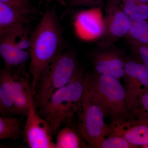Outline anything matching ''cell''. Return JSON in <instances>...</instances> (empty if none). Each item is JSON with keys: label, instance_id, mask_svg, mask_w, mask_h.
<instances>
[{"label": "cell", "instance_id": "1", "mask_svg": "<svg viewBox=\"0 0 148 148\" xmlns=\"http://www.w3.org/2000/svg\"><path fill=\"white\" fill-rule=\"evenodd\" d=\"M30 36L29 72L34 94L40 75L62 52L63 28L53 8L47 6Z\"/></svg>", "mask_w": 148, "mask_h": 148}, {"label": "cell", "instance_id": "2", "mask_svg": "<svg viewBox=\"0 0 148 148\" xmlns=\"http://www.w3.org/2000/svg\"><path fill=\"white\" fill-rule=\"evenodd\" d=\"M86 73L78 69L70 82L53 94L37 113L50 124L55 136L63 125L72 123L80 106L85 86Z\"/></svg>", "mask_w": 148, "mask_h": 148}, {"label": "cell", "instance_id": "3", "mask_svg": "<svg viewBox=\"0 0 148 148\" xmlns=\"http://www.w3.org/2000/svg\"><path fill=\"white\" fill-rule=\"evenodd\" d=\"M89 90L110 122L130 118L126 92L120 79L110 75L86 73Z\"/></svg>", "mask_w": 148, "mask_h": 148}, {"label": "cell", "instance_id": "4", "mask_svg": "<svg viewBox=\"0 0 148 148\" xmlns=\"http://www.w3.org/2000/svg\"><path fill=\"white\" fill-rule=\"evenodd\" d=\"M79 69L73 51L61 52L40 75L34 95L36 108L45 104L56 91L70 82Z\"/></svg>", "mask_w": 148, "mask_h": 148}, {"label": "cell", "instance_id": "5", "mask_svg": "<svg viewBox=\"0 0 148 148\" xmlns=\"http://www.w3.org/2000/svg\"><path fill=\"white\" fill-rule=\"evenodd\" d=\"M77 127L90 148H100L108 133V124L101 106L89 90L86 73L83 96L77 112Z\"/></svg>", "mask_w": 148, "mask_h": 148}, {"label": "cell", "instance_id": "6", "mask_svg": "<svg viewBox=\"0 0 148 148\" xmlns=\"http://www.w3.org/2000/svg\"><path fill=\"white\" fill-rule=\"evenodd\" d=\"M127 56L114 44L98 43L91 54L94 72L110 75L120 80L123 78Z\"/></svg>", "mask_w": 148, "mask_h": 148}, {"label": "cell", "instance_id": "7", "mask_svg": "<svg viewBox=\"0 0 148 148\" xmlns=\"http://www.w3.org/2000/svg\"><path fill=\"white\" fill-rule=\"evenodd\" d=\"M103 18L104 33L99 43L114 44L121 38H125L132 22L116 0H107Z\"/></svg>", "mask_w": 148, "mask_h": 148}, {"label": "cell", "instance_id": "8", "mask_svg": "<svg viewBox=\"0 0 148 148\" xmlns=\"http://www.w3.org/2000/svg\"><path fill=\"white\" fill-rule=\"evenodd\" d=\"M26 116L22 132L24 143L31 148H55L50 124L37 113L34 101Z\"/></svg>", "mask_w": 148, "mask_h": 148}, {"label": "cell", "instance_id": "9", "mask_svg": "<svg viewBox=\"0 0 148 148\" xmlns=\"http://www.w3.org/2000/svg\"><path fill=\"white\" fill-rule=\"evenodd\" d=\"M123 79L130 110L138 95L148 90L147 67L135 56H127Z\"/></svg>", "mask_w": 148, "mask_h": 148}, {"label": "cell", "instance_id": "10", "mask_svg": "<svg viewBox=\"0 0 148 148\" xmlns=\"http://www.w3.org/2000/svg\"><path fill=\"white\" fill-rule=\"evenodd\" d=\"M21 35L18 32L0 36V54L4 62L5 68L14 73H26L24 67L30 58L27 50H23L16 45L15 40Z\"/></svg>", "mask_w": 148, "mask_h": 148}, {"label": "cell", "instance_id": "11", "mask_svg": "<svg viewBox=\"0 0 148 148\" xmlns=\"http://www.w3.org/2000/svg\"><path fill=\"white\" fill-rule=\"evenodd\" d=\"M109 135L120 136L138 147H142L148 144V125L131 117L110 122Z\"/></svg>", "mask_w": 148, "mask_h": 148}, {"label": "cell", "instance_id": "12", "mask_svg": "<svg viewBox=\"0 0 148 148\" xmlns=\"http://www.w3.org/2000/svg\"><path fill=\"white\" fill-rule=\"evenodd\" d=\"M101 8H92L78 14L75 26L81 36L84 39H100L104 33L103 18L101 15Z\"/></svg>", "mask_w": 148, "mask_h": 148}, {"label": "cell", "instance_id": "13", "mask_svg": "<svg viewBox=\"0 0 148 148\" xmlns=\"http://www.w3.org/2000/svg\"><path fill=\"white\" fill-rule=\"evenodd\" d=\"M34 17L0 2V36L14 31L30 29Z\"/></svg>", "mask_w": 148, "mask_h": 148}, {"label": "cell", "instance_id": "14", "mask_svg": "<svg viewBox=\"0 0 148 148\" xmlns=\"http://www.w3.org/2000/svg\"><path fill=\"white\" fill-rule=\"evenodd\" d=\"M14 74V103L16 114L27 116L34 101L30 76L27 73Z\"/></svg>", "mask_w": 148, "mask_h": 148}, {"label": "cell", "instance_id": "15", "mask_svg": "<svg viewBox=\"0 0 148 148\" xmlns=\"http://www.w3.org/2000/svg\"><path fill=\"white\" fill-rule=\"evenodd\" d=\"M14 74L5 68L0 72V113L10 116L16 114L14 103Z\"/></svg>", "mask_w": 148, "mask_h": 148}, {"label": "cell", "instance_id": "16", "mask_svg": "<svg viewBox=\"0 0 148 148\" xmlns=\"http://www.w3.org/2000/svg\"><path fill=\"white\" fill-rule=\"evenodd\" d=\"M55 148H90L77 127L66 125L56 135Z\"/></svg>", "mask_w": 148, "mask_h": 148}, {"label": "cell", "instance_id": "17", "mask_svg": "<svg viewBox=\"0 0 148 148\" xmlns=\"http://www.w3.org/2000/svg\"><path fill=\"white\" fill-rule=\"evenodd\" d=\"M132 22L148 19V5L139 0H116Z\"/></svg>", "mask_w": 148, "mask_h": 148}, {"label": "cell", "instance_id": "18", "mask_svg": "<svg viewBox=\"0 0 148 148\" xmlns=\"http://www.w3.org/2000/svg\"><path fill=\"white\" fill-rule=\"evenodd\" d=\"M21 123L17 118L14 116H0V139H12L16 140L21 135Z\"/></svg>", "mask_w": 148, "mask_h": 148}, {"label": "cell", "instance_id": "19", "mask_svg": "<svg viewBox=\"0 0 148 148\" xmlns=\"http://www.w3.org/2000/svg\"><path fill=\"white\" fill-rule=\"evenodd\" d=\"M129 111L130 117L148 125V90L138 95Z\"/></svg>", "mask_w": 148, "mask_h": 148}, {"label": "cell", "instance_id": "20", "mask_svg": "<svg viewBox=\"0 0 148 148\" xmlns=\"http://www.w3.org/2000/svg\"><path fill=\"white\" fill-rule=\"evenodd\" d=\"M125 38L139 43L147 44L148 19L139 22H132L131 28Z\"/></svg>", "mask_w": 148, "mask_h": 148}, {"label": "cell", "instance_id": "21", "mask_svg": "<svg viewBox=\"0 0 148 148\" xmlns=\"http://www.w3.org/2000/svg\"><path fill=\"white\" fill-rule=\"evenodd\" d=\"M0 2L29 15L34 16L39 14L40 12L29 0H0Z\"/></svg>", "mask_w": 148, "mask_h": 148}, {"label": "cell", "instance_id": "22", "mask_svg": "<svg viewBox=\"0 0 148 148\" xmlns=\"http://www.w3.org/2000/svg\"><path fill=\"white\" fill-rule=\"evenodd\" d=\"M133 145L120 136L108 135L101 143L100 148H137Z\"/></svg>", "mask_w": 148, "mask_h": 148}, {"label": "cell", "instance_id": "23", "mask_svg": "<svg viewBox=\"0 0 148 148\" xmlns=\"http://www.w3.org/2000/svg\"><path fill=\"white\" fill-rule=\"evenodd\" d=\"M127 40L134 56L142 61L148 69V44H143L132 40Z\"/></svg>", "mask_w": 148, "mask_h": 148}, {"label": "cell", "instance_id": "24", "mask_svg": "<svg viewBox=\"0 0 148 148\" xmlns=\"http://www.w3.org/2000/svg\"><path fill=\"white\" fill-rule=\"evenodd\" d=\"M105 0H72L69 3L72 7L83 6L89 9L101 8Z\"/></svg>", "mask_w": 148, "mask_h": 148}, {"label": "cell", "instance_id": "25", "mask_svg": "<svg viewBox=\"0 0 148 148\" xmlns=\"http://www.w3.org/2000/svg\"><path fill=\"white\" fill-rule=\"evenodd\" d=\"M57 2L59 3L61 5L66 6L67 3H66L65 0H56Z\"/></svg>", "mask_w": 148, "mask_h": 148}, {"label": "cell", "instance_id": "26", "mask_svg": "<svg viewBox=\"0 0 148 148\" xmlns=\"http://www.w3.org/2000/svg\"><path fill=\"white\" fill-rule=\"evenodd\" d=\"M139 1L148 5V0H139Z\"/></svg>", "mask_w": 148, "mask_h": 148}, {"label": "cell", "instance_id": "27", "mask_svg": "<svg viewBox=\"0 0 148 148\" xmlns=\"http://www.w3.org/2000/svg\"><path fill=\"white\" fill-rule=\"evenodd\" d=\"M142 148H148V144H147V145H145L143 146V147H142Z\"/></svg>", "mask_w": 148, "mask_h": 148}, {"label": "cell", "instance_id": "28", "mask_svg": "<svg viewBox=\"0 0 148 148\" xmlns=\"http://www.w3.org/2000/svg\"><path fill=\"white\" fill-rule=\"evenodd\" d=\"M65 1H66V3H70V2L71 1H72V0H65Z\"/></svg>", "mask_w": 148, "mask_h": 148}, {"label": "cell", "instance_id": "29", "mask_svg": "<svg viewBox=\"0 0 148 148\" xmlns=\"http://www.w3.org/2000/svg\"><path fill=\"white\" fill-rule=\"evenodd\" d=\"M38 1L40 3H41L42 1V0H38Z\"/></svg>", "mask_w": 148, "mask_h": 148}]
</instances>
